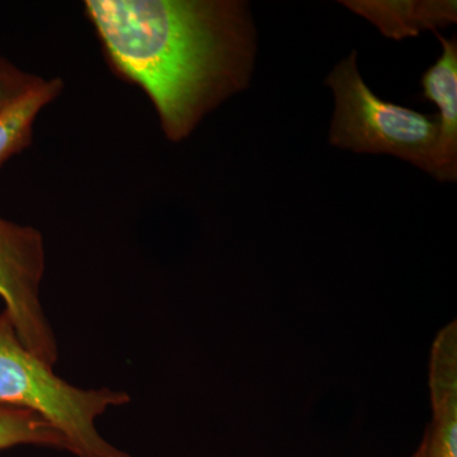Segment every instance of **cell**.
<instances>
[{
	"label": "cell",
	"mask_w": 457,
	"mask_h": 457,
	"mask_svg": "<svg viewBox=\"0 0 457 457\" xmlns=\"http://www.w3.org/2000/svg\"><path fill=\"white\" fill-rule=\"evenodd\" d=\"M41 80L37 75L26 73L0 56V113L16 104Z\"/></svg>",
	"instance_id": "30bf717a"
},
{
	"label": "cell",
	"mask_w": 457,
	"mask_h": 457,
	"mask_svg": "<svg viewBox=\"0 0 457 457\" xmlns=\"http://www.w3.org/2000/svg\"><path fill=\"white\" fill-rule=\"evenodd\" d=\"M64 84L59 78L42 79L16 104L0 113V165L32 144L33 123L45 106L60 95Z\"/></svg>",
	"instance_id": "ba28073f"
},
{
	"label": "cell",
	"mask_w": 457,
	"mask_h": 457,
	"mask_svg": "<svg viewBox=\"0 0 457 457\" xmlns=\"http://www.w3.org/2000/svg\"><path fill=\"white\" fill-rule=\"evenodd\" d=\"M326 84L335 93L329 141L339 149L390 154L432 171L438 137L437 116L416 112L375 95L357 69V53L333 69Z\"/></svg>",
	"instance_id": "3957f363"
},
{
	"label": "cell",
	"mask_w": 457,
	"mask_h": 457,
	"mask_svg": "<svg viewBox=\"0 0 457 457\" xmlns=\"http://www.w3.org/2000/svg\"><path fill=\"white\" fill-rule=\"evenodd\" d=\"M442 54L423 74V97L437 104L438 137L432 156L431 174L441 182L457 179V41L442 37Z\"/></svg>",
	"instance_id": "8992f818"
},
{
	"label": "cell",
	"mask_w": 457,
	"mask_h": 457,
	"mask_svg": "<svg viewBox=\"0 0 457 457\" xmlns=\"http://www.w3.org/2000/svg\"><path fill=\"white\" fill-rule=\"evenodd\" d=\"M86 12L114 71L152 99L165 137L248 88L257 33L237 0H88Z\"/></svg>",
	"instance_id": "6da1fadb"
},
{
	"label": "cell",
	"mask_w": 457,
	"mask_h": 457,
	"mask_svg": "<svg viewBox=\"0 0 457 457\" xmlns=\"http://www.w3.org/2000/svg\"><path fill=\"white\" fill-rule=\"evenodd\" d=\"M25 445L68 449L64 436L40 414L25 408L0 405V451Z\"/></svg>",
	"instance_id": "9c48e42d"
},
{
	"label": "cell",
	"mask_w": 457,
	"mask_h": 457,
	"mask_svg": "<svg viewBox=\"0 0 457 457\" xmlns=\"http://www.w3.org/2000/svg\"><path fill=\"white\" fill-rule=\"evenodd\" d=\"M411 457H426V438L425 436H423L422 442H420V446H418V449L414 451L413 455Z\"/></svg>",
	"instance_id": "8fae6325"
},
{
	"label": "cell",
	"mask_w": 457,
	"mask_h": 457,
	"mask_svg": "<svg viewBox=\"0 0 457 457\" xmlns=\"http://www.w3.org/2000/svg\"><path fill=\"white\" fill-rule=\"evenodd\" d=\"M432 422L426 429V457H457V323L435 337L429 357Z\"/></svg>",
	"instance_id": "5b68a950"
},
{
	"label": "cell",
	"mask_w": 457,
	"mask_h": 457,
	"mask_svg": "<svg viewBox=\"0 0 457 457\" xmlns=\"http://www.w3.org/2000/svg\"><path fill=\"white\" fill-rule=\"evenodd\" d=\"M130 400L125 392L79 389L60 378L22 345L8 312H0V405L40 414L64 436L66 451L77 457H132L104 440L96 427L107 409Z\"/></svg>",
	"instance_id": "7a4b0ae2"
},
{
	"label": "cell",
	"mask_w": 457,
	"mask_h": 457,
	"mask_svg": "<svg viewBox=\"0 0 457 457\" xmlns=\"http://www.w3.org/2000/svg\"><path fill=\"white\" fill-rule=\"evenodd\" d=\"M368 18L386 37H416L423 29L456 22V2H342Z\"/></svg>",
	"instance_id": "52a82bcc"
},
{
	"label": "cell",
	"mask_w": 457,
	"mask_h": 457,
	"mask_svg": "<svg viewBox=\"0 0 457 457\" xmlns=\"http://www.w3.org/2000/svg\"><path fill=\"white\" fill-rule=\"evenodd\" d=\"M45 264L40 231L0 218V297L4 311L27 350L54 368L59 348L40 302Z\"/></svg>",
	"instance_id": "277c9868"
}]
</instances>
